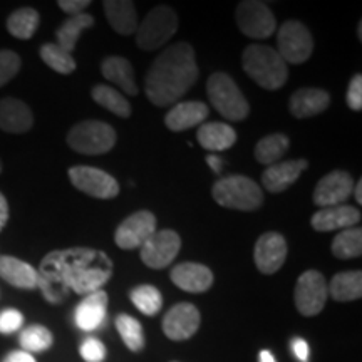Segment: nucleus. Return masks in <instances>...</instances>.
<instances>
[{
    "mask_svg": "<svg viewBox=\"0 0 362 362\" xmlns=\"http://www.w3.org/2000/svg\"><path fill=\"white\" fill-rule=\"evenodd\" d=\"M218 205L240 211H255L264 205V194L257 181L248 176L232 175L216 181L211 189Z\"/></svg>",
    "mask_w": 362,
    "mask_h": 362,
    "instance_id": "4",
    "label": "nucleus"
},
{
    "mask_svg": "<svg viewBox=\"0 0 362 362\" xmlns=\"http://www.w3.org/2000/svg\"><path fill=\"white\" fill-rule=\"evenodd\" d=\"M40 22L39 12L33 7H22L19 11L12 12L7 19V30L16 39L27 40L37 30Z\"/></svg>",
    "mask_w": 362,
    "mask_h": 362,
    "instance_id": "30",
    "label": "nucleus"
},
{
    "mask_svg": "<svg viewBox=\"0 0 362 362\" xmlns=\"http://www.w3.org/2000/svg\"><path fill=\"white\" fill-rule=\"evenodd\" d=\"M361 221L359 210L351 205H337L320 208L310 218L312 228L317 232H334V230L352 228Z\"/></svg>",
    "mask_w": 362,
    "mask_h": 362,
    "instance_id": "17",
    "label": "nucleus"
},
{
    "mask_svg": "<svg viewBox=\"0 0 362 362\" xmlns=\"http://www.w3.org/2000/svg\"><path fill=\"white\" fill-rule=\"evenodd\" d=\"M101 72L110 83L119 86L124 93L129 94V96H136V94H138L134 71L128 59L121 56L106 57L101 64Z\"/></svg>",
    "mask_w": 362,
    "mask_h": 362,
    "instance_id": "27",
    "label": "nucleus"
},
{
    "mask_svg": "<svg viewBox=\"0 0 362 362\" xmlns=\"http://www.w3.org/2000/svg\"><path fill=\"white\" fill-rule=\"evenodd\" d=\"M352 193L356 194V200H357V203H362V180H359L357 181V183L354 185V189H352Z\"/></svg>",
    "mask_w": 362,
    "mask_h": 362,
    "instance_id": "48",
    "label": "nucleus"
},
{
    "mask_svg": "<svg viewBox=\"0 0 362 362\" xmlns=\"http://www.w3.org/2000/svg\"><path fill=\"white\" fill-rule=\"evenodd\" d=\"M235 19H237V25L243 35L257 40L269 39L277 27L275 16L267 7V4L257 2V0L240 2L237 12H235Z\"/></svg>",
    "mask_w": 362,
    "mask_h": 362,
    "instance_id": "9",
    "label": "nucleus"
},
{
    "mask_svg": "<svg viewBox=\"0 0 362 362\" xmlns=\"http://www.w3.org/2000/svg\"><path fill=\"white\" fill-rule=\"evenodd\" d=\"M198 79V66L193 47L178 42L165 49L149 67L144 90L149 103L166 107L180 101Z\"/></svg>",
    "mask_w": 362,
    "mask_h": 362,
    "instance_id": "2",
    "label": "nucleus"
},
{
    "mask_svg": "<svg viewBox=\"0 0 362 362\" xmlns=\"http://www.w3.org/2000/svg\"><path fill=\"white\" fill-rule=\"evenodd\" d=\"M334 300L351 302L362 296V272L349 270L334 275L330 287H327Z\"/></svg>",
    "mask_w": 362,
    "mask_h": 362,
    "instance_id": "28",
    "label": "nucleus"
},
{
    "mask_svg": "<svg viewBox=\"0 0 362 362\" xmlns=\"http://www.w3.org/2000/svg\"><path fill=\"white\" fill-rule=\"evenodd\" d=\"M34 124L30 107L16 98L0 99V129L11 134L27 133Z\"/></svg>",
    "mask_w": 362,
    "mask_h": 362,
    "instance_id": "20",
    "label": "nucleus"
},
{
    "mask_svg": "<svg viewBox=\"0 0 362 362\" xmlns=\"http://www.w3.org/2000/svg\"><path fill=\"white\" fill-rule=\"evenodd\" d=\"M329 291L324 275L317 270H307L300 275L296 285V307L302 315H317L324 309Z\"/></svg>",
    "mask_w": 362,
    "mask_h": 362,
    "instance_id": "11",
    "label": "nucleus"
},
{
    "mask_svg": "<svg viewBox=\"0 0 362 362\" xmlns=\"http://www.w3.org/2000/svg\"><path fill=\"white\" fill-rule=\"evenodd\" d=\"M106 310L107 293L104 291L89 293V296H86L81 300L78 309H76V325L81 330H86V332L96 330L104 322V319H106Z\"/></svg>",
    "mask_w": 362,
    "mask_h": 362,
    "instance_id": "23",
    "label": "nucleus"
},
{
    "mask_svg": "<svg viewBox=\"0 0 362 362\" xmlns=\"http://www.w3.org/2000/svg\"><path fill=\"white\" fill-rule=\"evenodd\" d=\"M242 67L260 88L277 90L287 83L288 69L280 54L264 44H250L243 51Z\"/></svg>",
    "mask_w": 362,
    "mask_h": 362,
    "instance_id": "3",
    "label": "nucleus"
},
{
    "mask_svg": "<svg viewBox=\"0 0 362 362\" xmlns=\"http://www.w3.org/2000/svg\"><path fill=\"white\" fill-rule=\"evenodd\" d=\"M285 64H304L314 51L310 30L298 21H287L279 29L277 49Z\"/></svg>",
    "mask_w": 362,
    "mask_h": 362,
    "instance_id": "8",
    "label": "nucleus"
},
{
    "mask_svg": "<svg viewBox=\"0 0 362 362\" xmlns=\"http://www.w3.org/2000/svg\"><path fill=\"white\" fill-rule=\"evenodd\" d=\"M110 25L121 35H131L138 29V13L129 0H106L103 4Z\"/></svg>",
    "mask_w": 362,
    "mask_h": 362,
    "instance_id": "25",
    "label": "nucleus"
},
{
    "mask_svg": "<svg viewBox=\"0 0 362 362\" xmlns=\"http://www.w3.org/2000/svg\"><path fill=\"white\" fill-rule=\"evenodd\" d=\"M51 330L42 327V325H30L22 330L21 346L24 352H44L52 346Z\"/></svg>",
    "mask_w": 362,
    "mask_h": 362,
    "instance_id": "37",
    "label": "nucleus"
},
{
    "mask_svg": "<svg viewBox=\"0 0 362 362\" xmlns=\"http://www.w3.org/2000/svg\"><path fill=\"white\" fill-rule=\"evenodd\" d=\"M2 168H4V166H2V160H0V173H2Z\"/></svg>",
    "mask_w": 362,
    "mask_h": 362,
    "instance_id": "49",
    "label": "nucleus"
},
{
    "mask_svg": "<svg viewBox=\"0 0 362 362\" xmlns=\"http://www.w3.org/2000/svg\"><path fill=\"white\" fill-rule=\"evenodd\" d=\"M292 352L300 362H309V344H307L304 339H293Z\"/></svg>",
    "mask_w": 362,
    "mask_h": 362,
    "instance_id": "43",
    "label": "nucleus"
},
{
    "mask_svg": "<svg viewBox=\"0 0 362 362\" xmlns=\"http://www.w3.org/2000/svg\"><path fill=\"white\" fill-rule=\"evenodd\" d=\"M4 362H35V359L29 354V352L16 351V352H11Z\"/></svg>",
    "mask_w": 362,
    "mask_h": 362,
    "instance_id": "44",
    "label": "nucleus"
},
{
    "mask_svg": "<svg viewBox=\"0 0 362 362\" xmlns=\"http://www.w3.org/2000/svg\"><path fill=\"white\" fill-rule=\"evenodd\" d=\"M309 166L307 160H293V161H280L275 165H270L262 175V185L267 192L270 193H282L288 187L298 180Z\"/></svg>",
    "mask_w": 362,
    "mask_h": 362,
    "instance_id": "19",
    "label": "nucleus"
},
{
    "mask_svg": "<svg viewBox=\"0 0 362 362\" xmlns=\"http://www.w3.org/2000/svg\"><path fill=\"white\" fill-rule=\"evenodd\" d=\"M288 146H291V141L288 138L282 133L269 134L265 138H262L255 146V160L260 163V165H275L279 163L280 158L285 155Z\"/></svg>",
    "mask_w": 362,
    "mask_h": 362,
    "instance_id": "31",
    "label": "nucleus"
},
{
    "mask_svg": "<svg viewBox=\"0 0 362 362\" xmlns=\"http://www.w3.org/2000/svg\"><path fill=\"white\" fill-rule=\"evenodd\" d=\"M362 253V230L359 226L341 230L332 240V255L341 260L356 259Z\"/></svg>",
    "mask_w": 362,
    "mask_h": 362,
    "instance_id": "33",
    "label": "nucleus"
},
{
    "mask_svg": "<svg viewBox=\"0 0 362 362\" xmlns=\"http://www.w3.org/2000/svg\"><path fill=\"white\" fill-rule=\"evenodd\" d=\"M24 324V315L16 309H7L0 314V334H12Z\"/></svg>",
    "mask_w": 362,
    "mask_h": 362,
    "instance_id": "40",
    "label": "nucleus"
},
{
    "mask_svg": "<svg viewBox=\"0 0 362 362\" xmlns=\"http://www.w3.org/2000/svg\"><path fill=\"white\" fill-rule=\"evenodd\" d=\"M129 297L136 309L148 317L156 315L163 307L161 293L153 285H139L131 291Z\"/></svg>",
    "mask_w": 362,
    "mask_h": 362,
    "instance_id": "35",
    "label": "nucleus"
},
{
    "mask_svg": "<svg viewBox=\"0 0 362 362\" xmlns=\"http://www.w3.org/2000/svg\"><path fill=\"white\" fill-rule=\"evenodd\" d=\"M330 104V96L327 90L319 88H302L296 90L291 98V112L297 119L317 116L325 111Z\"/></svg>",
    "mask_w": 362,
    "mask_h": 362,
    "instance_id": "22",
    "label": "nucleus"
},
{
    "mask_svg": "<svg viewBox=\"0 0 362 362\" xmlns=\"http://www.w3.org/2000/svg\"><path fill=\"white\" fill-rule=\"evenodd\" d=\"M72 187L99 200H111L119 194V185L106 171L94 166H72L67 171Z\"/></svg>",
    "mask_w": 362,
    "mask_h": 362,
    "instance_id": "10",
    "label": "nucleus"
},
{
    "mask_svg": "<svg viewBox=\"0 0 362 362\" xmlns=\"http://www.w3.org/2000/svg\"><path fill=\"white\" fill-rule=\"evenodd\" d=\"M94 25V17L90 13H78V16H72L67 19L64 24L57 29L56 37L57 45L62 47L67 52H72L78 45V40L83 34V30L89 29Z\"/></svg>",
    "mask_w": 362,
    "mask_h": 362,
    "instance_id": "29",
    "label": "nucleus"
},
{
    "mask_svg": "<svg viewBox=\"0 0 362 362\" xmlns=\"http://www.w3.org/2000/svg\"><path fill=\"white\" fill-rule=\"evenodd\" d=\"M0 277L7 284L24 291H33L37 287V270L16 257L0 255Z\"/></svg>",
    "mask_w": 362,
    "mask_h": 362,
    "instance_id": "24",
    "label": "nucleus"
},
{
    "mask_svg": "<svg viewBox=\"0 0 362 362\" xmlns=\"http://www.w3.org/2000/svg\"><path fill=\"white\" fill-rule=\"evenodd\" d=\"M208 117V106L200 101L178 103L168 111L165 117L166 128L180 133V131L192 129L194 126H202Z\"/></svg>",
    "mask_w": 362,
    "mask_h": 362,
    "instance_id": "21",
    "label": "nucleus"
},
{
    "mask_svg": "<svg viewBox=\"0 0 362 362\" xmlns=\"http://www.w3.org/2000/svg\"><path fill=\"white\" fill-rule=\"evenodd\" d=\"M81 357L86 362H103L106 359V347L98 339L89 337L81 346Z\"/></svg>",
    "mask_w": 362,
    "mask_h": 362,
    "instance_id": "39",
    "label": "nucleus"
},
{
    "mask_svg": "<svg viewBox=\"0 0 362 362\" xmlns=\"http://www.w3.org/2000/svg\"><path fill=\"white\" fill-rule=\"evenodd\" d=\"M21 57L13 51H0V88L19 74Z\"/></svg>",
    "mask_w": 362,
    "mask_h": 362,
    "instance_id": "38",
    "label": "nucleus"
},
{
    "mask_svg": "<svg viewBox=\"0 0 362 362\" xmlns=\"http://www.w3.org/2000/svg\"><path fill=\"white\" fill-rule=\"evenodd\" d=\"M181 238L175 230H160L149 237L141 247V260L149 269H166L176 259Z\"/></svg>",
    "mask_w": 362,
    "mask_h": 362,
    "instance_id": "12",
    "label": "nucleus"
},
{
    "mask_svg": "<svg viewBox=\"0 0 362 362\" xmlns=\"http://www.w3.org/2000/svg\"><path fill=\"white\" fill-rule=\"evenodd\" d=\"M90 96H93V99L99 104V106L106 107L107 111L115 112L116 116H119V117L131 116L129 101L119 93V90L111 88V86H106V84L94 86Z\"/></svg>",
    "mask_w": 362,
    "mask_h": 362,
    "instance_id": "32",
    "label": "nucleus"
},
{
    "mask_svg": "<svg viewBox=\"0 0 362 362\" xmlns=\"http://www.w3.org/2000/svg\"><path fill=\"white\" fill-rule=\"evenodd\" d=\"M259 362H277L270 351H262L259 354Z\"/></svg>",
    "mask_w": 362,
    "mask_h": 362,
    "instance_id": "47",
    "label": "nucleus"
},
{
    "mask_svg": "<svg viewBox=\"0 0 362 362\" xmlns=\"http://www.w3.org/2000/svg\"><path fill=\"white\" fill-rule=\"evenodd\" d=\"M112 275V262L104 252L76 247L54 250L44 257L37 272V287L49 304H62L69 292L79 296L101 291Z\"/></svg>",
    "mask_w": 362,
    "mask_h": 362,
    "instance_id": "1",
    "label": "nucleus"
},
{
    "mask_svg": "<svg viewBox=\"0 0 362 362\" xmlns=\"http://www.w3.org/2000/svg\"><path fill=\"white\" fill-rule=\"evenodd\" d=\"M347 106L352 111H361L362 110V76L356 74L352 78L349 89H347Z\"/></svg>",
    "mask_w": 362,
    "mask_h": 362,
    "instance_id": "41",
    "label": "nucleus"
},
{
    "mask_svg": "<svg viewBox=\"0 0 362 362\" xmlns=\"http://www.w3.org/2000/svg\"><path fill=\"white\" fill-rule=\"evenodd\" d=\"M206 163L211 166V170H214L216 175L220 173V171H221V165H223V161H221V158L214 156V155L206 156Z\"/></svg>",
    "mask_w": 362,
    "mask_h": 362,
    "instance_id": "46",
    "label": "nucleus"
},
{
    "mask_svg": "<svg viewBox=\"0 0 362 362\" xmlns=\"http://www.w3.org/2000/svg\"><path fill=\"white\" fill-rule=\"evenodd\" d=\"M198 143L206 151H225L237 143V131L225 123H203L197 133Z\"/></svg>",
    "mask_w": 362,
    "mask_h": 362,
    "instance_id": "26",
    "label": "nucleus"
},
{
    "mask_svg": "<svg viewBox=\"0 0 362 362\" xmlns=\"http://www.w3.org/2000/svg\"><path fill=\"white\" fill-rule=\"evenodd\" d=\"M171 282L181 291L189 293H203L214 284V272L208 267L194 262H187V264L176 265L171 270Z\"/></svg>",
    "mask_w": 362,
    "mask_h": 362,
    "instance_id": "18",
    "label": "nucleus"
},
{
    "mask_svg": "<svg viewBox=\"0 0 362 362\" xmlns=\"http://www.w3.org/2000/svg\"><path fill=\"white\" fill-rule=\"evenodd\" d=\"M287 242L282 235L277 232H267L257 240L253 257H255V265L262 274L272 275L282 269L287 259Z\"/></svg>",
    "mask_w": 362,
    "mask_h": 362,
    "instance_id": "16",
    "label": "nucleus"
},
{
    "mask_svg": "<svg viewBox=\"0 0 362 362\" xmlns=\"http://www.w3.org/2000/svg\"><path fill=\"white\" fill-rule=\"evenodd\" d=\"M117 134L111 124L89 119L72 126L67 133V144L81 155H104L115 148Z\"/></svg>",
    "mask_w": 362,
    "mask_h": 362,
    "instance_id": "6",
    "label": "nucleus"
},
{
    "mask_svg": "<svg viewBox=\"0 0 362 362\" xmlns=\"http://www.w3.org/2000/svg\"><path fill=\"white\" fill-rule=\"evenodd\" d=\"M156 232V216L148 210L136 211L121 221L116 228L115 242L121 250L141 248L143 243Z\"/></svg>",
    "mask_w": 362,
    "mask_h": 362,
    "instance_id": "13",
    "label": "nucleus"
},
{
    "mask_svg": "<svg viewBox=\"0 0 362 362\" xmlns=\"http://www.w3.org/2000/svg\"><path fill=\"white\" fill-rule=\"evenodd\" d=\"M354 189V178L347 171L336 170L322 176L314 189V203L317 206H337L352 194Z\"/></svg>",
    "mask_w": 362,
    "mask_h": 362,
    "instance_id": "14",
    "label": "nucleus"
},
{
    "mask_svg": "<svg viewBox=\"0 0 362 362\" xmlns=\"http://www.w3.org/2000/svg\"><path fill=\"white\" fill-rule=\"evenodd\" d=\"M136 44L141 51L153 52L168 44L178 30V16L168 6H158L148 12L138 27Z\"/></svg>",
    "mask_w": 362,
    "mask_h": 362,
    "instance_id": "7",
    "label": "nucleus"
},
{
    "mask_svg": "<svg viewBox=\"0 0 362 362\" xmlns=\"http://www.w3.org/2000/svg\"><path fill=\"white\" fill-rule=\"evenodd\" d=\"M57 6L61 7L62 12L71 13L72 16H78V13H83L86 7L90 6L89 0H59Z\"/></svg>",
    "mask_w": 362,
    "mask_h": 362,
    "instance_id": "42",
    "label": "nucleus"
},
{
    "mask_svg": "<svg viewBox=\"0 0 362 362\" xmlns=\"http://www.w3.org/2000/svg\"><path fill=\"white\" fill-rule=\"evenodd\" d=\"M116 329L119 332L121 339L126 344L129 351L138 352L144 347V334H143V325L134 319V317L121 314L116 319Z\"/></svg>",
    "mask_w": 362,
    "mask_h": 362,
    "instance_id": "36",
    "label": "nucleus"
},
{
    "mask_svg": "<svg viewBox=\"0 0 362 362\" xmlns=\"http://www.w3.org/2000/svg\"><path fill=\"white\" fill-rule=\"evenodd\" d=\"M40 59H42L45 66H49L52 71L64 76L74 72L76 67H78L72 54L64 51L62 47H59L57 44H44L40 47Z\"/></svg>",
    "mask_w": 362,
    "mask_h": 362,
    "instance_id": "34",
    "label": "nucleus"
},
{
    "mask_svg": "<svg viewBox=\"0 0 362 362\" xmlns=\"http://www.w3.org/2000/svg\"><path fill=\"white\" fill-rule=\"evenodd\" d=\"M206 94L211 104L228 121H243L250 112V104L226 72H214L206 81Z\"/></svg>",
    "mask_w": 362,
    "mask_h": 362,
    "instance_id": "5",
    "label": "nucleus"
},
{
    "mask_svg": "<svg viewBox=\"0 0 362 362\" xmlns=\"http://www.w3.org/2000/svg\"><path fill=\"white\" fill-rule=\"evenodd\" d=\"M200 310L193 304L181 302L166 312L163 319V332L171 341H187L200 327Z\"/></svg>",
    "mask_w": 362,
    "mask_h": 362,
    "instance_id": "15",
    "label": "nucleus"
},
{
    "mask_svg": "<svg viewBox=\"0 0 362 362\" xmlns=\"http://www.w3.org/2000/svg\"><path fill=\"white\" fill-rule=\"evenodd\" d=\"M8 221V203L7 198L4 197L2 192H0V232L4 230V226L7 225Z\"/></svg>",
    "mask_w": 362,
    "mask_h": 362,
    "instance_id": "45",
    "label": "nucleus"
}]
</instances>
